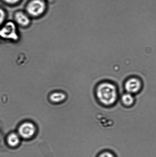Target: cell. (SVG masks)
Returning a JSON list of instances; mask_svg holds the SVG:
<instances>
[{
  "instance_id": "cell-5",
  "label": "cell",
  "mask_w": 156,
  "mask_h": 157,
  "mask_svg": "<svg viewBox=\"0 0 156 157\" xmlns=\"http://www.w3.org/2000/svg\"><path fill=\"white\" fill-rule=\"evenodd\" d=\"M18 131L20 135L23 138L29 139L34 135L36 128L34 124L32 123L27 122L21 124Z\"/></svg>"
},
{
  "instance_id": "cell-12",
  "label": "cell",
  "mask_w": 156,
  "mask_h": 157,
  "mask_svg": "<svg viewBox=\"0 0 156 157\" xmlns=\"http://www.w3.org/2000/svg\"><path fill=\"white\" fill-rule=\"evenodd\" d=\"M5 2L9 3V4H15L19 2L20 0H3Z\"/></svg>"
},
{
  "instance_id": "cell-10",
  "label": "cell",
  "mask_w": 156,
  "mask_h": 157,
  "mask_svg": "<svg viewBox=\"0 0 156 157\" xmlns=\"http://www.w3.org/2000/svg\"><path fill=\"white\" fill-rule=\"evenodd\" d=\"M98 157H115V156L111 152L105 151L100 154Z\"/></svg>"
},
{
  "instance_id": "cell-4",
  "label": "cell",
  "mask_w": 156,
  "mask_h": 157,
  "mask_svg": "<svg viewBox=\"0 0 156 157\" xmlns=\"http://www.w3.org/2000/svg\"><path fill=\"white\" fill-rule=\"evenodd\" d=\"M141 87V81L140 78L136 77H132L128 78L125 84V90L128 93L132 94L138 92Z\"/></svg>"
},
{
  "instance_id": "cell-3",
  "label": "cell",
  "mask_w": 156,
  "mask_h": 157,
  "mask_svg": "<svg viewBox=\"0 0 156 157\" xmlns=\"http://www.w3.org/2000/svg\"><path fill=\"white\" fill-rule=\"evenodd\" d=\"M45 5L41 0H34L27 6V10L30 15L38 16L42 14L45 10Z\"/></svg>"
},
{
  "instance_id": "cell-2",
  "label": "cell",
  "mask_w": 156,
  "mask_h": 157,
  "mask_svg": "<svg viewBox=\"0 0 156 157\" xmlns=\"http://www.w3.org/2000/svg\"><path fill=\"white\" fill-rule=\"evenodd\" d=\"M0 36L6 39L17 40L18 36L15 24L12 22H9L5 25L0 30Z\"/></svg>"
},
{
  "instance_id": "cell-7",
  "label": "cell",
  "mask_w": 156,
  "mask_h": 157,
  "mask_svg": "<svg viewBox=\"0 0 156 157\" xmlns=\"http://www.w3.org/2000/svg\"><path fill=\"white\" fill-rule=\"evenodd\" d=\"M7 141L9 145L12 147H16L19 144L20 138L16 134L13 133L9 135Z\"/></svg>"
},
{
  "instance_id": "cell-9",
  "label": "cell",
  "mask_w": 156,
  "mask_h": 157,
  "mask_svg": "<svg viewBox=\"0 0 156 157\" xmlns=\"http://www.w3.org/2000/svg\"><path fill=\"white\" fill-rule=\"evenodd\" d=\"M66 96L65 94L61 92H55L52 94L50 97V100L53 102L59 103L63 101Z\"/></svg>"
},
{
  "instance_id": "cell-8",
  "label": "cell",
  "mask_w": 156,
  "mask_h": 157,
  "mask_svg": "<svg viewBox=\"0 0 156 157\" xmlns=\"http://www.w3.org/2000/svg\"><path fill=\"white\" fill-rule=\"evenodd\" d=\"M122 101L125 105L129 106L132 105L134 102V98L132 94L127 93L124 94L122 97Z\"/></svg>"
},
{
  "instance_id": "cell-11",
  "label": "cell",
  "mask_w": 156,
  "mask_h": 157,
  "mask_svg": "<svg viewBox=\"0 0 156 157\" xmlns=\"http://www.w3.org/2000/svg\"><path fill=\"white\" fill-rule=\"evenodd\" d=\"M5 16V13L4 10L0 9V25L4 21Z\"/></svg>"
},
{
  "instance_id": "cell-1",
  "label": "cell",
  "mask_w": 156,
  "mask_h": 157,
  "mask_svg": "<svg viewBox=\"0 0 156 157\" xmlns=\"http://www.w3.org/2000/svg\"><path fill=\"white\" fill-rule=\"evenodd\" d=\"M96 95L102 104L107 106L112 105L117 99V88L112 83L108 82H102L97 86Z\"/></svg>"
},
{
  "instance_id": "cell-6",
  "label": "cell",
  "mask_w": 156,
  "mask_h": 157,
  "mask_svg": "<svg viewBox=\"0 0 156 157\" xmlns=\"http://www.w3.org/2000/svg\"><path fill=\"white\" fill-rule=\"evenodd\" d=\"M15 19L18 24L22 26L28 25L30 20L28 17L22 12H18L15 15Z\"/></svg>"
}]
</instances>
